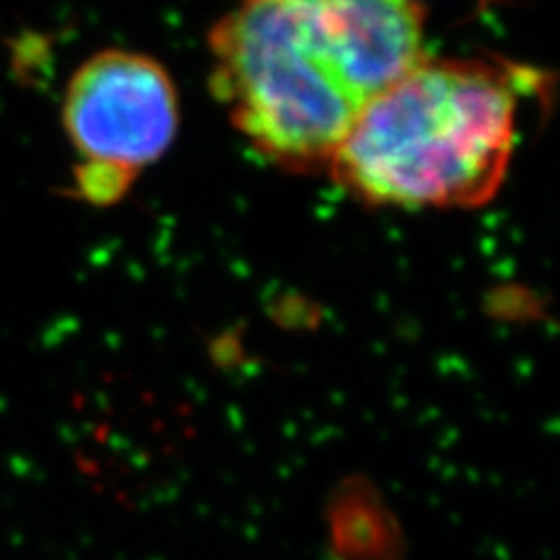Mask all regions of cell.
I'll return each instance as SVG.
<instances>
[{
  "label": "cell",
  "mask_w": 560,
  "mask_h": 560,
  "mask_svg": "<svg viewBox=\"0 0 560 560\" xmlns=\"http://www.w3.org/2000/svg\"><path fill=\"white\" fill-rule=\"evenodd\" d=\"M420 0H236L208 33L210 90L271 166L327 173L370 101L428 57Z\"/></svg>",
  "instance_id": "1"
},
{
  "label": "cell",
  "mask_w": 560,
  "mask_h": 560,
  "mask_svg": "<svg viewBox=\"0 0 560 560\" xmlns=\"http://www.w3.org/2000/svg\"><path fill=\"white\" fill-rule=\"evenodd\" d=\"M521 94L523 68L428 55L364 105L327 175L370 208L486 206L512 164Z\"/></svg>",
  "instance_id": "2"
},
{
  "label": "cell",
  "mask_w": 560,
  "mask_h": 560,
  "mask_svg": "<svg viewBox=\"0 0 560 560\" xmlns=\"http://www.w3.org/2000/svg\"><path fill=\"white\" fill-rule=\"evenodd\" d=\"M178 125V90L160 61L129 49L86 59L63 96L78 195L96 206L117 203L171 148Z\"/></svg>",
  "instance_id": "3"
}]
</instances>
